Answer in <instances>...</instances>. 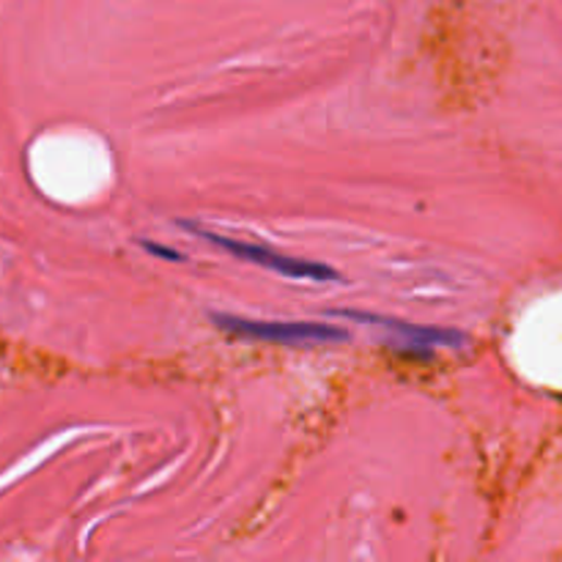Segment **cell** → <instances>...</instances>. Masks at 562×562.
Returning <instances> with one entry per match:
<instances>
[{
  "label": "cell",
  "instance_id": "1",
  "mask_svg": "<svg viewBox=\"0 0 562 562\" xmlns=\"http://www.w3.org/2000/svg\"><path fill=\"white\" fill-rule=\"evenodd\" d=\"M211 321L236 338H256L267 343L346 341V332L341 327L321 325V321H253V318L231 316V313H211Z\"/></svg>",
  "mask_w": 562,
  "mask_h": 562
},
{
  "label": "cell",
  "instance_id": "3",
  "mask_svg": "<svg viewBox=\"0 0 562 562\" xmlns=\"http://www.w3.org/2000/svg\"><path fill=\"white\" fill-rule=\"evenodd\" d=\"M338 316L357 318V321H370V325L390 327V330L401 332L404 338H410L412 349L415 346H461L464 335L455 330H439V327H420L410 325V321H401V318L390 316H376V313H359V310H341Z\"/></svg>",
  "mask_w": 562,
  "mask_h": 562
},
{
  "label": "cell",
  "instance_id": "2",
  "mask_svg": "<svg viewBox=\"0 0 562 562\" xmlns=\"http://www.w3.org/2000/svg\"><path fill=\"white\" fill-rule=\"evenodd\" d=\"M182 225L187 228V231L198 233L200 239H206V242H211V245L222 247V251H228V253H233V256L242 258V261L258 264V267L272 269V272L285 274V278H300V280H338L335 269L325 267V264L300 261V258H291V256H283V253L267 251V247L247 245V242H236V239H225V236H220V233L204 231V228H198V225H195V222H182Z\"/></svg>",
  "mask_w": 562,
  "mask_h": 562
},
{
  "label": "cell",
  "instance_id": "4",
  "mask_svg": "<svg viewBox=\"0 0 562 562\" xmlns=\"http://www.w3.org/2000/svg\"><path fill=\"white\" fill-rule=\"evenodd\" d=\"M143 247H146L148 253H154L157 258H166V261H182V256H179L176 251H168V247H159L157 242H143Z\"/></svg>",
  "mask_w": 562,
  "mask_h": 562
}]
</instances>
